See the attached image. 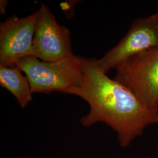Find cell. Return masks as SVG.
Listing matches in <instances>:
<instances>
[{
  "label": "cell",
  "instance_id": "obj_9",
  "mask_svg": "<svg viewBox=\"0 0 158 158\" xmlns=\"http://www.w3.org/2000/svg\"><path fill=\"white\" fill-rule=\"evenodd\" d=\"M152 16L154 21H155L156 22V23L158 25V11L157 12L156 14H155L154 15H152Z\"/></svg>",
  "mask_w": 158,
  "mask_h": 158
},
{
  "label": "cell",
  "instance_id": "obj_2",
  "mask_svg": "<svg viewBox=\"0 0 158 158\" xmlns=\"http://www.w3.org/2000/svg\"><path fill=\"white\" fill-rule=\"evenodd\" d=\"M15 66L25 73L32 93L67 94L80 87L83 77L80 57L73 54L62 60L46 62L34 56L25 57L15 63Z\"/></svg>",
  "mask_w": 158,
  "mask_h": 158
},
{
  "label": "cell",
  "instance_id": "obj_3",
  "mask_svg": "<svg viewBox=\"0 0 158 158\" xmlns=\"http://www.w3.org/2000/svg\"><path fill=\"white\" fill-rule=\"evenodd\" d=\"M114 79L146 107L158 111V47L125 60L116 69Z\"/></svg>",
  "mask_w": 158,
  "mask_h": 158
},
{
  "label": "cell",
  "instance_id": "obj_8",
  "mask_svg": "<svg viewBox=\"0 0 158 158\" xmlns=\"http://www.w3.org/2000/svg\"><path fill=\"white\" fill-rule=\"evenodd\" d=\"M8 1L6 0H1L0 1V13L1 15H5L7 8Z\"/></svg>",
  "mask_w": 158,
  "mask_h": 158
},
{
  "label": "cell",
  "instance_id": "obj_5",
  "mask_svg": "<svg viewBox=\"0 0 158 158\" xmlns=\"http://www.w3.org/2000/svg\"><path fill=\"white\" fill-rule=\"evenodd\" d=\"M35 28L34 56L40 60L50 62L66 58L73 54L70 32L57 23L49 6L42 4Z\"/></svg>",
  "mask_w": 158,
  "mask_h": 158
},
{
  "label": "cell",
  "instance_id": "obj_4",
  "mask_svg": "<svg viewBox=\"0 0 158 158\" xmlns=\"http://www.w3.org/2000/svg\"><path fill=\"white\" fill-rule=\"evenodd\" d=\"M158 47V25L152 16L135 19L128 32L97 63L105 73L116 69L131 57Z\"/></svg>",
  "mask_w": 158,
  "mask_h": 158
},
{
  "label": "cell",
  "instance_id": "obj_6",
  "mask_svg": "<svg viewBox=\"0 0 158 158\" xmlns=\"http://www.w3.org/2000/svg\"><path fill=\"white\" fill-rule=\"evenodd\" d=\"M38 11L23 18L13 15L0 24V66L12 67L34 56L33 40Z\"/></svg>",
  "mask_w": 158,
  "mask_h": 158
},
{
  "label": "cell",
  "instance_id": "obj_7",
  "mask_svg": "<svg viewBox=\"0 0 158 158\" xmlns=\"http://www.w3.org/2000/svg\"><path fill=\"white\" fill-rule=\"evenodd\" d=\"M0 85L15 97L22 108L26 107L32 100L28 79L15 66H0Z\"/></svg>",
  "mask_w": 158,
  "mask_h": 158
},
{
  "label": "cell",
  "instance_id": "obj_1",
  "mask_svg": "<svg viewBox=\"0 0 158 158\" xmlns=\"http://www.w3.org/2000/svg\"><path fill=\"white\" fill-rule=\"evenodd\" d=\"M83 70L81 85L67 94L88 102L90 111L81 123L88 127L104 123L117 134L122 147L141 135L147 127L158 123V111L146 107L130 90L110 79L99 67L97 59L80 57Z\"/></svg>",
  "mask_w": 158,
  "mask_h": 158
}]
</instances>
